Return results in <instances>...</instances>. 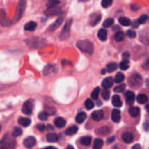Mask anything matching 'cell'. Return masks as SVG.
I'll return each mask as SVG.
<instances>
[{"instance_id":"e0dca14e","label":"cell","mask_w":149,"mask_h":149,"mask_svg":"<svg viewBox=\"0 0 149 149\" xmlns=\"http://www.w3.org/2000/svg\"><path fill=\"white\" fill-rule=\"evenodd\" d=\"M122 139L126 143H130L133 141V135L130 132H126L122 134Z\"/></svg>"},{"instance_id":"7402d4cb","label":"cell","mask_w":149,"mask_h":149,"mask_svg":"<svg viewBox=\"0 0 149 149\" xmlns=\"http://www.w3.org/2000/svg\"><path fill=\"white\" fill-rule=\"evenodd\" d=\"M36 26H37V24H36V22L30 21L25 25L24 29L26 31H33L35 30Z\"/></svg>"},{"instance_id":"4316f807","label":"cell","mask_w":149,"mask_h":149,"mask_svg":"<svg viewBox=\"0 0 149 149\" xmlns=\"http://www.w3.org/2000/svg\"><path fill=\"white\" fill-rule=\"evenodd\" d=\"M148 97L145 94H140L138 95L137 97V101L140 103V104H146L148 102Z\"/></svg>"},{"instance_id":"c3c4849f","label":"cell","mask_w":149,"mask_h":149,"mask_svg":"<svg viewBox=\"0 0 149 149\" xmlns=\"http://www.w3.org/2000/svg\"><path fill=\"white\" fill-rule=\"evenodd\" d=\"M127 36H129L130 38H135L136 37V32L132 30H128L127 31Z\"/></svg>"},{"instance_id":"484cf974","label":"cell","mask_w":149,"mask_h":149,"mask_svg":"<svg viewBox=\"0 0 149 149\" xmlns=\"http://www.w3.org/2000/svg\"><path fill=\"white\" fill-rule=\"evenodd\" d=\"M97 36L101 41H106L107 39V31L106 29H101L97 32Z\"/></svg>"},{"instance_id":"816d5d0a","label":"cell","mask_w":149,"mask_h":149,"mask_svg":"<svg viewBox=\"0 0 149 149\" xmlns=\"http://www.w3.org/2000/svg\"><path fill=\"white\" fill-rule=\"evenodd\" d=\"M115 138H116L115 136H111L110 138H109L107 140V143H113L115 141Z\"/></svg>"},{"instance_id":"d4e9b609","label":"cell","mask_w":149,"mask_h":149,"mask_svg":"<svg viewBox=\"0 0 149 149\" xmlns=\"http://www.w3.org/2000/svg\"><path fill=\"white\" fill-rule=\"evenodd\" d=\"M87 118V114L84 112H80L76 116V122L79 124H81L84 122Z\"/></svg>"},{"instance_id":"f907efd6","label":"cell","mask_w":149,"mask_h":149,"mask_svg":"<svg viewBox=\"0 0 149 149\" xmlns=\"http://www.w3.org/2000/svg\"><path fill=\"white\" fill-rule=\"evenodd\" d=\"M138 4H132V5H131V9H132V10H134V11H136V10H139V8H140V7H138Z\"/></svg>"},{"instance_id":"8fae6325","label":"cell","mask_w":149,"mask_h":149,"mask_svg":"<svg viewBox=\"0 0 149 149\" xmlns=\"http://www.w3.org/2000/svg\"><path fill=\"white\" fill-rule=\"evenodd\" d=\"M61 13V9L58 7V6L51 8H48L46 11L45 12V14L47 16H53L56 15H59Z\"/></svg>"},{"instance_id":"cb8c5ba5","label":"cell","mask_w":149,"mask_h":149,"mask_svg":"<svg viewBox=\"0 0 149 149\" xmlns=\"http://www.w3.org/2000/svg\"><path fill=\"white\" fill-rule=\"evenodd\" d=\"M47 140L48 142L55 143L59 140V135L55 133H49L47 135Z\"/></svg>"},{"instance_id":"5b68a950","label":"cell","mask_w":149,"mask_h":149,"mask_svg":"<svg viewBox=\"0 0 149 149\" xmlns=\"http://www.w3.org/2000/svg\"><path fill=\"white\" fill-rule=\"evenodd\" d=\"M72 23V19H69L64 26L61 35H60V39L62 41H65L70 37V31H71V26Z\"/></svg>"},{"instance_id":"6da1fadb","label":"cell","mask_w":149,"mask_h":149,"mask_svg":"<svg viewBox=\"0 0 149 149\" xmlns=\"http://www.w3.org/2000/svg\"><path fill=\"white\" fill-rule=\"evenodd\" d=\"M16 141L12 135L7 133L0 141V149H15Z\"/></svg>"},{"instance_id":"6125c7cd","label":"cell","mask_w":149,"mask_h":149,"mask_svg":"<svg viewBox=\"0 0 149 149\" xmlns=\"http://www.w3.org/2000/svg\"><path fill=\"white\" fill-rule=\"evenodd\" d=\"M106 69H103L101 71V74H106Z\"/></svg>"},{"instance_id":"e575fe53","label":"cell","mask_w":149,"mask_h":149,"mask_svg":"<svg viewBox=\"0 0 149 149\" xmlns=\"http://www.w3.org/2000/svg\"><path fill=\"white\" fill-rule=\"evenodd\" d=\"M125 75H124L122 73H117L116 75V77H115L114 78V81L116 83H121L122 81H123L124 80H125Z\"/></svg>"},{"instance_id":"277c9868","label":"cell","mask_w":149,"mask_h":149,"mask_svg":"<svg viewBox=\"0 0 149 149\" xmlns=\"http://www.w3.org/2000/svg\"><path fill=\"white\" fill-rule=\"evenodd\" d=\"M26 7V1H20L17 5L15 14V21L17 22L22 18L23 14H24L25 10Z\"/></svg>"},{"instance_id":"7dc6e473","label":"cell","mask_w":149,"mask_h":149,"mask_svg":"<svg viewBox=\"0 0 149 149\" xmlns=\"http://www.w3.org/2000/svg\"><path fill=\"white\" fill-rule=\"evenodd\" d=\"M58 4H60L59 1H48L47 6L48 8H51V7H56V6H58Z\"/></svg>"},{"instance_id":"11a10c76","label":"cell","mask_w":149,"mask_h":149,"mask_svg":"<svg viewBox=\"0 0 149 149\" xmlns=\"http://www.w3.org/2000/svg\"><path fill=\"white\" fill-rule=\"evenodd\" d=\"M143 128L145 129L146 131H148V121H146V122L144 123L143 125Z\"/></svg>"},{"instance_id":"d6a6232c","label":"cell","mask_w":149,"mask_h":149,"mask_svg":"<svg viewBox=\"0 0 149 149\" xmlns=\"http://www.w3.org/2000/svg\"><path fill=\"white\" fill-rule=\"evenodd\" d=\"M117 64L116 63H110L106 65V71L109 73H112L117 68Z\"/></svg>"},{"instance_id":"7bdbcfd3","label":"cell","mask_w":149,"mask_h":149,"mask_svg":"<svg viewBox=\"0 0 149 149\" xmlns=\"http://www.w3.org/2000/svg\"><path fill=\"white\" fill-rule=\"evenodd\" d=\"M148 17L147 15H141V17H139V19L138 20V22L139 24H144V23L148 20Z\"/></svg>"},{"instance_id":"680465c9","label":"cell","mask_w":149,"mask_h":149,"mask_svg":"<svg viewBox=\"0 0 149 149\" xmlns=\"http://www.w3.org/2000/svg\"><path fill=\"white\" fill-rule=\"evenodd\" d=\"M47 127L48 130H54L53 127L51 126V125H48L47 126Z\"/></svg>"},{"instance_id":"8992f818","label":"cell","mask_w":149,"mask_h":149,"mask_svg":"<svg viewBox=\"0 0 149 149\" xmlns=\"http://www.w3.org/2000/svg\"><path fill=\"white\" fill-rule=\"evenodd\" d=\"M128 81H129V84L130 87H134V88H138L142 84L143 80L140 74H134L130 77Z\"/></svg>"},{"instance_id":"7c38bea8","label":"cell","mask_w":149,"mask_h":149,"mask_svg":"<svg viewBox=\"0 0 149 149\" xmlns=\"http://www.w3.org/2000/svg\"><path fill=\"white\" fill-rule=\"evenodd\" d=\"M63 20H64L63 17H59L58 19H57L56 21L54 22V23H52L49 28H48V31H54L56 30L57 29H58V28L61 26L62 23L63 22Z\"/></svg>"},{"instance_id":"ba28073f","label":"cell","mask_w":149,"mask_h":149,"mask_svg":"<svg viewBox=\"0 0 149 149\" xmlns=\"http://www.w3.org/2000/svg\"><path fill=\"white\" fill-rule=\"evenodd\" d=\"M57 72H58V66L55 64H49L44 68V74L46 76L49 74H55Z\"/></svg>"},{"instance_id":"44dd1931","label":"cell","mask_w":149,"mask_h":149,"mask_svg":"<svg viewBox=\"0 0 149 149\" xmlns=\"http://www.w3.org/2000/svg\"><path fill=\"white\" fill-rule=\"evenodd\" d=\"M112 104L113 106H114L115 107H117V108H120L121 106H122V102L121 100L120 97H119L118 95H114L112 97Z\"/></svg>"},{"instance_id":"3957f363","label":"cell","mask_w":149,"mask_h":149,"mask_svg":"<svg viewBox=\"0 0 149 149\" xmlns=\"http://www.w3.org/2000/svg\"><path fill=\"white\" fill-rule=\"evenodd\" d=\"M45 40L39 37H31L26 39V43L27 44L28 46H29V47L36 49V48H39L40 47L43 46L45 45Z\"/></svg>"},{"instance_id":"f546056e","label":"cell","mask_w":149,"mask_h":149,"mask_svg":"<svg viewBox=\"0 0 149 149\" xmlns=\"http://www.w3.org/2000/svg\"><path fill=\"white\" fill-rule=\"evenodd\" d=\"M129 113L132 117H137L140 114V109L138 107L130 108Z\"/></svg>"},{"instance_id":"836d02e7","label":"cell","mask_w":149,"mask_h":149,"mask_svg":"<svg viewBox=\"0 0 149 149\" xmlns=\"http://www.w3.org/2000/svg\"><path fill=\"white\" fill-rule=\"evenodd\" d=\"M114 39L117 42H122V41L125 39V33L122 31H118L115 33L114 36Z\"/></svg>"},{"instance_id":"91938a15","label":"cell","mask_w":149,"mask_h":149,"mask_svg":"<svg viewBox=\"0 0 149 149\" xmlns=\"http://www.w3.org/2000/svg\"><path fill=\"white\" fill-rule=\"evenodd\" d=\"M44 149H58V148H55V147L53 146H48V147H46V148H45Z\"/></svg>"},{"instance_id":"9c48e42d","label":"cell","mask_w":149,"mask_h":149,"mask_svg":"<svg viewBox=\"0 0 149 149\" xmlns=\"http://www.w3.org/2000/svg\"><path fill=\"white\" fill-rule=\"evenodd\" d=\"M101 15L100 13H93L90 15V24L92 26H95L96 25H97L99 23V22L101 20Z\"/></svg>"},{"instance_id":"2e32d148","label":"cell","mask_w":149,"mask_h":149,"mask_svg":"<svg viewBox=\"0 0 149 149\" xmlns=\"http://www.w3.org/2000/svg\"><path fill=\"white\" fill-rule=\"evenodd\" d=\"M0 22H1L2 26H8L10 24V21L7 20V16H6L5 11L2 9H0Z\"/></svg>"},{"instance_id":"9a60e30c","label":"cell","mask_w":149,"mask_h":149,"mask_svg":"<svg viewBox=\"0 0 149 149\" xmlns=\"http://www.w3.org/2000/svg\"><path fill=\"white\" fill-rule=\"evenodd\" d=\"M113 84V79L112 77H107L102 81V86L105 90H108L111 87Z\"/></svg>"},{"instance_id":"9f6ffc18","label":"cell","mask_w":149,"mask_h":149,"mask_svg":"<svg viewBox=\"0 0 149 149\" xmlns=\"http://www.w3.org/2000/svg\"><path fill=\"white\" fill-rule=\"evenodd\" d=\"M132 149H141V146L139 144H135L132 147Z\"/></svg>"},{"instance_id":"4fadbf2b","label":"cell","mask_w":149,"mask_h":149,"mask_svg":"<svg viewBox=\"0 0 149 149\" xmlns=\"http://www.w3.org/2000/svg\"><path fill=\"white\" fill-rule=\"evenodd\" d=\"M125 97H126L127 103L128 105H132L135 101V93L132 91H127L125 93Z\"/></svg>"},{"instance_id":"30bf717a","label":"cell","mask_w":149,"mask_h":149,"mask_svg":"<svg viewBox=\"0 0 149 149\" xmlns=\"http://www.w3.org/2000/svg\"><path fill=\"white\" fill-rule=\"evenodd\" d=\"M36 143V138H33V137H28L26 138V139L23 141V145L25 146V147L29 149H31V148H33Z\"/></svg>"},{"instance_id":"603a6c76","label":"cell","mask_w":149,"mask_h":149,"mask_svg":"<svg viewBox=\"0 0 149 149\" xmlns=\"http://www.w3.org/2000/svg\"><path fill=\"white\" fill-rule=\"evenodd\" d=\"M31 119L26 117H20L18 119V123L23 127H29L31 125Z\"/></svg>"},{"instance_id":"bcb514c9","label":"cell","mask_w":149,"mask_h":149,"mask_svg":"<svg viewBox=\"0 0 149 149\" xmlns=\"http://www.w3.org/2000/svg\"><path fill=\"white\" fill-rule=\"evenodd\" d=\"M47 116L48 115L47 114L45 111L41 112V113H39V115H38V118H39L41 121L47 120Z\"/></svg>"},{"instance_id":"b9f144b4","label":"cell","mask_w":149,"mask_h":149,"mask_svg":"<svg viewBox=\"0 0 149 149\" xmlns=\"http://www.w3.org/2000/svg\"><path fill=\"white\" fill-rule=\"evenodd\" d=\"M113 23H114V20L113 18H108L103 22V26L106 28L110 27L113 24Z\"/></svg>"},{"instance_id":"ee69618b","label":"cell","mask_w":149,"mask_h":149,"mask_svg":"<svg viewBox=\"0 0 149 149\" xmlns=\"http://www.w3.org/2000/svg\"><path fill=\"white\" fill-rule=\"evenodd\" d=\"M102 97H103L104 100H108L110 97V91L109 90H104L102 92Z\"/></svg>"},{"instance_id":"94428289","label":"cell","mask_w":149,"mask_h":149,"mask_svg":"<svg viewBox=\"0 0 149 149\" xmlns=\"http://www.w3.org/2000/svg\"><path fill=\"white\" fill-rule=\"evenodd\" d=\"M65 149H74V148L72 146H67V148Z\"/></svg>"},{"instance_id":"ffe728a7","label":"cell","mask_w":149,"mask_h":149,"mask_svg":"<svg viewBox=\"0 0 149 149\" xmlns=\"http://www.w3.org/2000/svg\"><path fill=\"white\" fill-rule=\"evenodd\" d=\"M55 126L58 128H63L66 125V121L62 117H58L55 119V122H54Z\"/></svg>"},{"instance_id":"ab89813d","label":"cell","mask_w":149,"mask_h":149,"mask_svg":"<svg viewBox=\"0 0 149 149\" xmlns=\"http://www.w3.org/2000/svg\"><path fill=\"white\" fill-rule=\"evenodd\" d=\"M22 132H23V131H22V130L20 129V127H15L14 129V130H13V134H12V136H13V138L19 137L22 135Z\"/></svg>"},{"instance_id":"ac0fdd59","label":"cell","mask_w":149,"mask_h":149,"mask_svg":"<svg viewBox=\"0 0 149 149\" xmlns=\"http://www.w3.org/2000/svg\"><path fill=\"white\" fill-rule=\"evenodd\" d=\"M111 119L113 122H119L121 120V112L118 109H113L111 113Z\"/></svg>"},{"instance_id":"8d00e7d4","label":"cell","mask_w":149,"mask_h":149,"mask_svg":"<svg viewBox=\"0 0 149 149\" xmlns=\"http://www.w3.org/2000/svg\"><path fill=\"white\" fill-rule=\"evenodd\" d=\"M56 109L51 106H46L45 109V112L47 115H53L56 113Z\"/></svg>"},{"instance_id":"f35d334b","label":"cell","mask_w":149,"mask_h":149,"mask_svg":"<svg viewBox=\"0 0 149 149\" xmlns=\"http://www.w3.org/2000/svg\"><path fill=\"white\" fill-rule=\"evenodd\" d=\"M84 106L87 109L90 110V109H93V107H94V103H93L91 99H87L86 101L84 102Z\"/></svg>"},{"instance_id":"4dcf8cb0","label":"cell","mask_w":149,"mask_h":149,"mask_svg":"<svg viewBox=\"0 0 149 149\" xmlns=\"http://www.w3.org/2000/svg\"><path fill=\"white\" fill-rule=\"evenodd\" d=\"M92 138L90 136H84L80 138L79 142L83 146H89L91 143Z\"/></svg>"},{"instance_id":"be15d7a7","label":"cell","mask_w":149,"mask_h":149,"mask_svg":"<svg viewBox=\"0 0 149 149\" xmlns=\"http://www.w3.org/2000/svg\"><path fill=\"white\" fill-rule=\"evenodd\" d=\"M1 125H0V131H1Z\"/></svg>"},{"instance_id":"d6986e66","label":"cell","mask_w":149,"mask_h":149,"mask_svg":"<svg viewBox=\"0 0 149 149\" xmlns=\"http://www.w3.org/2000/svg\"><path fill=\"white\" fill-rule=\"evenodd\" d=\"M111 132V128L106 126L101 127H100L97 131H96L97 135H108V134L110 133Z\"/></svg>"},{"instance_id":"f5cc1de1","label":"cell","mask_w":149,"mask_h":149,"mask_svg":"<svg viewBox=\"0 0 149 149\" xmlns=\"http://www.w3.org/2000/svg\"><path fill=\"white\" fill-rule=\"evenodd\" d=\"M122 57H123L124 60H128V58H130V54H129V52H124L123 55H122Z\"/></svg>"},{"instance_id":"d590c367","label":"cell","mask_w":149,"mask_h":149,"mask_svg":"<svg viewBox=\"0 0 149 149\" xmlns=\"http://www.w3.org/2000/svg\"><path fill=\"white\" fill-rule=\"evenodd\" d=\"M128 64H129V60H123L120 63V64H119V68L122 70L125 71V70L129 68V65Z\"/></svg>"},{"instance_id":"60d3db41","label":"cell","mask_w":149,"mask_h":149,"mask_svg":"<svg viewBox=\"0 0 149 149\" xmlns=\"http://www.w3.org/2000/svg\"><path fill=\"white\" fill-rule=\"evenodd\" d=\"M125 88H126V84H120L119 85L116 86L114 88V92L116 93H122L125 91Z\"/></svg>"},{"instance_id":"5bb4252c","label":"cell","mask_w":149,"mask_h":149,"mask_svg":"<svg viewBox=\"0 0 149 149\" xmlns=\"http://www.w3.org/2000/svg\"><path fill=\"white\" fill-rule=\"evenodd\" d=\"M104 116V113L102 110L99 111H95L93 112L91 115L92 119L94 121H96V122H98V121H100Z\"/></svg>"},{"instance_id":"6f0895ef","label":"cell","mask_w":149,"mask_h":149,"mask_svg":"<svg viewBox=\"0 0 149 149\" xmlns=\"http://www.w3.org/2000/svg\"><path fill=\"white\" fill-rule=\"evenodd\" d=\"M132 25H133V26L135 28H137V27H138V26H139V23H138V20H135V21L133 22V23H132Z\"/></svg>"},{"instance_id":"681fc988","label":"cell","mask_w":149,"mask_h":149,"mask_svg":"<svg viewBox=\"0 0 149 149\" xmlns=\"http://www.w3.org/2000/svg\"><path fill=\"white\" fill-rule=\"evenodd\" d=\"M36 128H37V130H39V131H41V132H43V131H45V129H46V127L45 126V125L39 124V125H36Z\"/></svg>"},{"instance_id":"f1b7e54d","label":"cell","mask_w":149,"mask_h":149,"mask_svg":"<svg viewBox=\"0 0 149 149\" xmlns=\"http://www.w3.org/2000/svg\"><path fill=\"white\" fill-rule=\"evenodd\" d=\"M103 146V141L100 138H96L93 143V149H102Z\"/></svg>"},{"instance_id":"1f68e13d","label":"cell","mask_w":149,"mask_h":149,"mask_svg":"<svg viewBox=\"0 0 149 149\" xmlns=\"http://www.w3.org/2000/svg\"><path fill=\"white\" fill-rule=\"evenodd\" d=\"M119 23L124 26H129L131 25V20L128 17H122L119 18Z\"/></svg>"},{"instance_id":"74e56055","label":"cell","mask_w":149,"mask_h":149,"mask_svg":"<svg viewBox=\"0 0 149 149\" xmlns=\"http://www.w3.org/2000/svg\"><path fill=\"white\" fill-rule=\"evenodd\" d=\"M100 90L99 87H96V88H95L91 93L92 98L94 99V100H97V98H98V96H99V93H100Z\"/></svg>"},{"instance_id":"db71d44e","label":"cell","mask_w":149,"mask_h":149,"mask_svg":"<svg viewBox=\"0 0 149 149\" xmlns=\"http://www.w3.org/2000/svg\"><path fill=\"white\" fill-rule=\"evenodd\" d=\"M62 64L63 65H72V63H71V62H68V61H65V60H63V61H62Z\"/></svg>"},{"instance_id":"83f0119b","label":"cell","mask_w":149,"mask_h":149,"mask_svg":"<svg viewBox=\"0 0 149 149\" xmlns=\"http://www.w3.org/2000/svg\"><path fill=\"white\" fill-rule=\"evenodd\" d=\"M78 132V127L74 125V126H71L70 127H68V129L65 130V135H75L77 132Z\"/></svg>"},{"instance_id":"f6af8a7d","label":"cell","mask_w":149,"mask_h":149,"mask_svg":"<svg viewBox=\"0 0 149 149\" xmlns=\"http://www.w3.org/2000/svg\"><path fill=\"white\" fill-rule=\"evenodd\" d=\"M112 3H113V1L111 0H103L101 2V5L103 8H108L111 5Z\"/></svg>"},{"instance_id":"7a4b0ae2","label":"cell","mask_w":149,"mask_h":149,"mask_svg":"<svg viewBox=\"0 0 149 149\" xmlns=\"http://www.w3.org/2000/svg\"><path fill=\"white\" fill-rule=\"evenodd\" d=\"M77 47L82 52L92 55L94 50V46L93 42L90 40H80L77 43Z\"/></svg>"},{"instance_id":"52a82bcc","label":"cell","mask_w":149,"mask_h":149,"mask_svg":"<svg viewBox=\"0 0 149 149\" xmlns=\"http://www.w3.org/2000/svg\"><path fill=\"white\" fill-rule=\"evenodd\" d=\"M33 101L30 99L28 100L27 101L25 102L22 107V112L26 115H31L33 111Z\"/></svg>"}]
</instances>
